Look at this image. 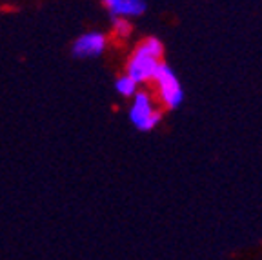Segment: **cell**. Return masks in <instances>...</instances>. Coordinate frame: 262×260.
Segmentation results:
<instances>
[{
    "label": "cell",
    "mask_w": 262,
    "mask_h": 260,
    "mask_svg": "<svg viewBox=\"0 0 262 260\" xmlns=\"http://www.w3.org/2000/svg\"><path fill=\"white\" fill-rule=\"evenodd\" d=\"M164 44L157 37H147L137 44L131 57L126 62V75L140 85L153 80L157 69L162 64Z\"/></svg>",
    "instance_id": "cell-1"
},
{
    "label": "cell",
    "mask_w": 262,
    "mask_h": 260,
    "mask_svg": "<svg viewBox=\"0 0 262 260\" xmlns=\"http://www.w3.org/2000/svg\"><path fill=\"white\" fill-rule=\"evenodd\" d=\"M153 84V97H155L157 104L164 110H177L184 100V90L180 85L179 77L175 75L171 68L166 62L159 66L155 77L149 82Z\"/></svg>",
    "instance_id": "cell-2"
},
{
    "label": "cell",
    "mask_w": 262,
    "mask_h": 260,
    "mask_svg": "<svg viewBox=\"0 0 262 260\" xmlns=\"http://www.w3.org/2000/svg\"><path fill=\"white\" fill-rule=\"evenodd\" d=\"M129 120L139 131H151L162 120V107L149 90H139L131 97Z\"/></svg>",
    "instance_id": "cell-3"
},
{
    "label": "cell",
    "mask_w": 262,
    "mask_h": 260,
    "mask_svg": "<svg viewBox=\"0 0 262 260\" xmlns=\"http://www.w3.org/2000/svg\"><path fill=\"white\" fill-rule=\"evenodd\" d=\"M110 46V37H107L104 31H98V29H93V31H86L82 33L80 37H77V40L71 46V53H73L75 58H97L104 53Z\"/></svg>",
    "instance_id": "cell-4"
},
{
    "label": "cell",
    "mask_w": 262,
    "mask_h": 260,
    "mask_svg": "<svg viewBox=\"0 0 262 260\" xmlns=\"http://www.w3.org/2000/svg\"><path fill=\"white\" fill-rule=\"evenodd\" d=\"M104 8L110 11L111 18H137L146 11L144 0H102Z\"/></svg>",
    "instance_id": "cell-5"
},
{
    "label": "cell",
    "mask_w": 262,
    "mask_h": 260,
    "mask_svg": "<svg viewBox=\"0 0 262 260\" xmlns=\"http://www.w3.org/2000/svg\"><path fill=\"white\" fill-rule=\"evenodd\" d=\"M139 90H140L139 84H137L133 78L127 77L126 73L120 75V77H117V80H115V91L124 98H131Z\"/></svg>",
    "instance_id": "cell-6"
},
{
    "label": "cell",
    "mask_w": 262,
    "mask_h": 260,
    "mask_svg": "<svg viewBox=\"0 0 262 260\" xmlns=\"http://www.w3.org/2000/svg\"><path fill=\"white\" fill-rule=\"evenodd\" d=\"M111 33L115 38H127L131 35V22L127 18H111Z\"/></svg>",
    "instance_id": "cell-7"
}]
</instances>
